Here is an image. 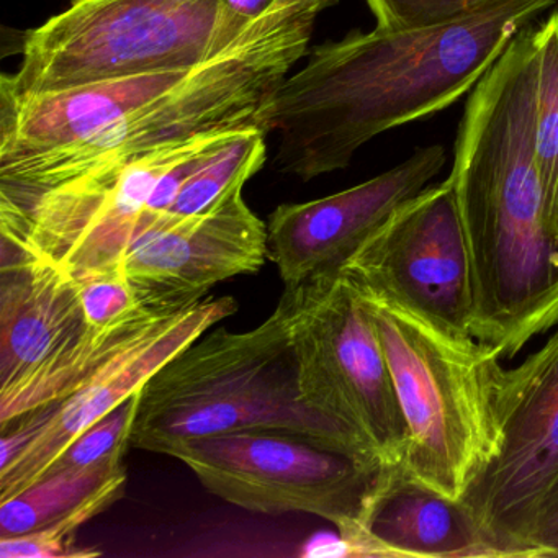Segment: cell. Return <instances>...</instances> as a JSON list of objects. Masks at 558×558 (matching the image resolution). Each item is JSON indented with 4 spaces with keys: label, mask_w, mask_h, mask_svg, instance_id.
Returning a JSON list of instances; mask_svg holds the SVG:
<instances>
[{
    "label": "cell",
    "mask_w": 558,
    "mask_h": 558,
    "mask_svg": "<svg viewBox=\"0 0 558 558\" xmlns=\"http://www.w3.org/2000/svg\"><path fill=\"white\" fill-rule=\"evenodd\" d=\"M247 429L312 437L372 466H388L344 424L305 403L286 310L256 328L208 329L140 391L130 446L165 453L185 440Z\"/></svg>",
    "instance_id": "obj_4"
},
{
    "label": "cell",
    "mask_w": 558,
    "mask_h": 558,
    "mask_svg": "<svg viewBox=\"0 0 558 558\" xmlns=\"http://www.w3.org/2000/svg\"><path fill=\"white\" fill-rule=\"evenodd\" d=\"M489 0H367L380 28H416L453 21Z\"/></svg>",
    "instance_id": "obj_22"
},
{
    "label": "cell",
    "mask_w": 558,
    "mask_h": 558,
    "mask_svg": "<svg viewBox=\"0 0 558 558\" xmlns=\"http://www.w3.org/2000/svg\"><path fill=\"white\" fill-rule=\"evenodd\" d=\"M140 391L116 408L112 413L83 430L54 460L48 472L70 469V466L90 465L113 456H125L126 450L132 447L130 437L138 414Z\"/></svg>",
    "instance_id": "obj_20"
},
{
    "label": "cell",
    "mask_w": 558,
    "mask_h": 558,
    "mask_svg": "<svg viewBox=\"0 0 558 558\" xmlns=\"http://www.w3.org/2000/svg\"><path fill=\"white\" fill-rule=\"evenodd\" d=\"M76 283L90 326L107 328L130 319L161 316L143 306L122 272L102 274Z\"/></svg>",
    "instance_id": "obj_21"
},
{
    "label": "cell",
    "mask_w": 558,
    "mask_h": 558,
    "mask_svg": "<svg viewBox=\"0 0 558 558\" xmlns=\"http://www.w3.org/2000/svg\"><path fill=\"white\" fill-rule=\"evenodd\" d=\"M339 270L364 295L472 336L469 250L449 178L401 205Z\"/></svg>",
    "instance_id": "obj_11"
},
{
    "label": "cell",
    "mask_w": 558,
    "mask_h": 558,
    "mask_svg": "<svg viewBox=\"0 0 558 558\" xmlns=\"http://www.w3.org/2000/svg\"><path fill=\"white\" fill-rule=\"evenodd\" d=\"M535 31L470 94L449 181L469 250L470 335L512 359L558 326V230L534 156Z\"/></svg>",
    "instance_id": "obj_2"
},
{
    "label": "cell",
    "mask_w": 558,
    "mask_h": 558,
    "mask_svg": "<svg viewBox=\"0 0 558 558\" xmlns=\"http://www.w3.org/2000/svg\"><path fill=\"white\" fill-rule=\"evenodd\" d=\"M166 456L181 460L208 492L231 505L259 514L318 515L351 544L371 538L365 511L385 466L276 429L185 440Z\"/></svg>",
    "instance_id": "obj_9"
},
{
    "label": "cell",
    "mask_w": 558,
    "mask_h": 558,
    "mask_svg": "<svg viewBox=\"0 0 558 558\" xmlns=\"http://www.w3.org/2000/svg\"><path fill=\"white\" fill-rule=\"evenodd\" d=\"M554 2L489 0L442 24L377 27L319 45L260 110V130L279 136L277 169L312 181L348 168L380 133L446 110Z\"/></svg>",
    "instance_id": "obj_1"
},
{
    "label": "cell",
    "mask_w": 558,
    "mask_h": 558,
    "mask_svg": "<svg viewBox=\"0 0 558 558\" xmlns=\"http://www.w3.org/2000/svg\"><path fill=\"white\" fill-rule=\"evenodd\" d=\"M279 303L305 403L362 437L385 465H400L407 426L364 296L338 270L286 287Z\"/></svg>",
    "instance_id": "obj_8"
},
{
    "label": "cell",
    "mask_w": 558,
    "mask_h": 558,
    "mask_svg": "<svg viewBox=\"0 0 558 558\" xmlns=\"http://www.w3.org/2000/svg\"><path fill=\"white\" fill-rule=\"evenodd\" d=\"M535 554L537 557H558V493L538 525Z\"/></svg>",
    "instance_id": "obj_24"
},
{
    "label": "cell",
    "mask_w": 558,
    "mask_h": 558,
    "mask_svg": "<svg viewBox=\"0 0 558 558\" xmlns=\"http://www.w3.org/2000/svg\"><path fill=\"white\" fill-rule=\"evenodd\" d=\"M126 486V470L113 476L87 501L70 514L45 525L32 534L0 537V558H94L102 555L96 548H81L76 534L84 524L102 514L122 498Z\"/></svg>",
    "instance_id": "obj_19"
},
{
    "label": "cell",
    "mask_w": 558,
    "mask_h": 558,
    "mask_svg": "<svg viewBox=\"0 0 558 558\" xmlns=\"http://www.w3.org/2000/svg\"><path fill=\"white\" fill-rule=\"evenodd\" d=\"M538 63L535 84L534 156L558 230V11L535 31Z\"/></svg>",
    "instance_id": "obj_18"
},
{
    "label": "cell",
    "mask_w": 558,
    "mask_h": 558,
    "mask_svg": "<svg viewBox=\"0 0 558 558\" xmlns=\"http://www.w3.org/2000/svg\"><path fill=\"white\" fill-rule=\"evenodd\" d=\"M244 31L220 0H73L27 34L19 71L0 77L14 93L50 94L155 71L191 70Z\"/></svg>",
    "instance_id": "obj_7"
},
{
    "label": "cell",
    "mask_w": 558,
    "mask_h": 558,
    "mask_svg": "<svg viewBox=\"0 0 558 558\" xmlns=\"http://www.w3.org/2000/svg\"><path fill=\"white\" fill-rule=\"evenodd\" d=\"M444 165L442 146H429L348 191L277 207L267 221V253L286 287L338 272L401 205L427 187Z\"/></svg>",
    "instance_id": "obj_14"
},
{
    "label": "cell",
    "mask_w": 558,
    "mask_h": 558,
    "mask_svg": "<svg viewBox=\"0 0 558 558\" xmlns=\"http://www.w3.org/2000/svg\"><path fill=\"white\" fill-rule=\"evenodd\" d=\"M236 132H215L90 169L17 205L0 207L2 243L74 282L120 272L135 244L178 223L171 211L192 174Z\"/></svg>",
    "instance_id": "obj_6"
},
{
    "label": "cell",
    "mask_w": 558,
    "mask_h": 558,
    "mask_svg": "<svg viewBox=\"0 0 558 558\" xmlns=\"http://www.w3.org/2000/svg\"><path fill=\"white\" fill-rule=\"evenodd\" d=\"M89 326L73 279L2 243L0 393L74 348Z\"/></svg>",
    "instance_id": "obj_15"
},
{
    "label": "cell",
    "mask_w": 558,
    "mask_h": 558,
    "mask_svg": "<svg viewBox=\"0 0 558 558\" xmlns=\"http://www.w3.org/2000/svg\"><path fill=\"white\" fill-rule=\"evenodd\" d=\"M364 522L388 557H488L462 502L413 482L400 465L385 466Z\"/></svg>",
    "instance_id": "obj_16"
},
{
    "label": "cell",
    "mask_w": 558,
    "mask_h": 558,
    "mask_svg": "<svg viewBox=\"0 0 558 558\" xmlns=\"http://www.w3.org/2000/svg\"><path fill=\"white\" fill-rule=\"evenodd\" d=\"M374 316L407 426L404 475L462 501L498 453L492 345L457 335L380 296L364 295Z\"/></svg>",
    "instance_id": "obj_5"
},
{
    "label": "cell",
    "mask_w": 558,
    "mask_h": 558,
    "mask_svg": "<svg viewBox=\"0 0 558 558\" xmlns=\"http://www.w3.org/2000/svg\"><path fill=\"white\" fill-rule=\"evenodd\" d=\"M123 457L53 470L24 492L0 501V537L32 534L70 514L113 476L125 472Z\"/></svg>",
    "instance_id": "obj_17"
},
{
    "label": "cell",
    "mask_w": 558,
    "mask_h": 558,
    "mask_svg": "<svg viewBox=\"0 0 558 558\" xmlns=\"http://www.w3.org/2000/svg\"><path fill=\"white\" fill-rule=\"evenodd\" d=\"M169 2H172V4L175 5H191L197 4V2H202V0H169Z\"/></svg>",
    "instance_id": "obj_25"
},
{
    "label": "cell",
    "mask_w": 558,
    "mask_h": 558,
    "mask_svg": "<svg viewBox=\"0 0 558 558\" xmlns=\"http://www.w3.org/2000/svg\"><path fill=\"white\" fill-rule=\"evenodd\" d=\"M236 185L204 214L156 231L130 250L120 272L143 306L172 315L207 299L211 287L256 274L266 263L267 225Z\"/></svg>",
    "instance_id": "obj_13"
},
{
    "label": "cell",
    "mask_w": 558,
    "mask_h": 558,
    "mask_svg": "<svg viewBox=\"0 0 558 558\" xmlns=\"http://www.w3.org/2000/svg\"><path fill=\"white\" fill-rule=\"evenodd\" d=\"M220 2L230 24L244 31L251 22L259 19L276 0H220Z\"/></svg>",
    "instance_id": "obj_23"
},
{
    "label": "cell",
    "mask_w": 558,
    "mask_h": 558,
    "mask_svg": "<svg viewBox=\"0 0 558 558\" xmlns=\"http://www.w3.org/2000/svg\"><path fill=\"white\" fill-rule=\"evenodd\" d=\"M339 0H276L220 53L151 106L53 151L0 165V204L17 205L90 169L205 133L260 129L259 113Z\"/></svg>",
    "instance_id": "obj_3"
},
{
    "label": "cell",
    "mask_w": 558,
    "mask_h": 558,
    "mask_svg": "<svg viewBox=\"0 0 558 558\" xmlns=\"http://www.w3.org/2000/svg\"><path fill=\"white\" fill-rule=\"evenodd\" d=\"M236 312L231 296H207L165 316L73 393L15 421V429L2 430L0 501L38 482L83 430L138 393L166 362Z\"/></svg>",
    "instance_id": "obj_12"
},
{
    "label": "cell",
    "mask_w": 558,
    "mask_h": 558,
    "mask_svg": "<svg viewBox=\"0 0 558 558\" xmlns=\"http://www.w3.org/2000/svg\"><path fill=\"white\" fill-rule=\"evenodd\" d=\"M499 447L462 499L488 557H537L535 535L558 493V326L495 378Z\"/></svg>",
    "instance_id": "obj_10"
}]
</instances>
